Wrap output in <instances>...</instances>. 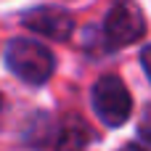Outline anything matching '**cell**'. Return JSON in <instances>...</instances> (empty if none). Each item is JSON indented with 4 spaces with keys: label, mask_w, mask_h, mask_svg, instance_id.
<instances>
[{
    "label": "cell",
    "mask_w": 151,
    "mask_h": 151,
    "mask_svg": "<svg viewBox=\"0 0 151 151\" xmlns=\"http://www.w3.org/2000/svg\"><path fill=\"white\" fill-rule=\"evenodd\" d=\"M5 64L19 80H24L29 85H42L56 69L53 53L45 45H40L35 40H24V37H16L8 42Z\"/></svg>",
    "instance_id": "cell-1"
},
{
    "label": "cell",
    "mask_w": 151,
    "mask_h": 151,
    "mask_svg": "<svg viewBox=\"0 0 151 151\" xmlns=\"http://www.w3.org/2000/svg\"><path fill=\"white\" fill-rule=\"evenodd\" d=\"M93 106L109 127H119L130 119L133 98L119 77H101L93 85Z\"/></svg>",
    "instance_id": "cell-2"
},
{
    "label": "cell",
    "mask_w": 151,
    "mask_h": 151,
    "mask_svg": "<svg viewBox=\"0 0 151 151\" xmlns=\"http://www.w3.org/2000/svg\"><path fill=\"white\" fill-rule=\"evenodd\" d=\"M104 32H106L109 45H114V48H125V45H133L135 40H141L146 35V19H143L141 5L133 0H117L111 5V11L106 13Z\"/></svg>",
    "instance_id": "cell-3"
},
{
    "label": "cell",
    "mask_w": 151,
    "mask_h": 151,
    "mask_svg": "<svg viewBox=\"0 0 151 151\" xmlns=\"http://www.w3.org/2000/svg\"><path fill=\"white\" fill-rule=\"evenodd\" d=\"M90 143V130L82 117L66 114L50 122L45 130V138L37 141V149H50V151H82Z\"/></svg>",
    "instance_id": "cell-4"
},
{
    "label": "cell",
    "mask_w": 151,
    "mask_h": 151,
    "mask_svg": "<svg viewBox=\"0 0 151 151\" xmlns=\"http://www.w3.org/2000/svg\"><path fill=\"white\" fill-rule=\"evenodd\" d=\"M24 27L42 37L64 42L74 32V19H72V13H66L61 8H35L24 16Z\"/></svg>",
    "instance_id": "cell-5"
},
{
    "label": "cell",
    "mask_w": 151,
    "mask_h": 151,
    "mask_svg": "<svg viewBox=\"0 0 151 151\" xmlns=\"http://www.w3.org/2000/svg\"><path fill=\"white\" fill-rule=\"evenodd\" d=\"M138 130H141V138L151 143V106L146 109V111H143V117H141V125H138Z\"/></svg>",
    "instance_id": "cell-6"
},
{
    "label": "cell",
    "mask_w": 151,
    "mask_h": 151,
    "mask_svg": "<svg viewBox=\"0 0 151 151\" xmlns=\"http://www.w3.org/2000/svg\"><path fill=\"white\" fill-rule=\"evenodd\" d=\"M141 61H143V69H146V74H149V80H151V45L141 53Z\"/></svg>",
    "instance_id": "cell-7"
},
{
    "label": "cell",
    "mask_w": 151,
    "mask_h": 151,
    "mask_svg": "<svg viewBox=\"0 0 151 151\" xmlns=\"http://www.w3.org/2000/svg\"><path fill=\"white\" fill-rule=\"evenodd\" d=\"M119 151H143L141 146H135V143H127V146H122Z\"/></svg>",
    "instance_id": "cell-8"
},
{
    "label": "cell",
    "mask_w": 151,
    "mask_h": 151,
    "mask_svg": "<svg viewBox=\"0 0 151 151\" xmlns=\"http://www.w3.org/2000/svg\"><path fill=\"white\" fill-rule=\"evenodd\" d=\"M0 109H3V96H0Z\"/></svg>",
    "instance_id": "cell-9"
}]
</instances>
